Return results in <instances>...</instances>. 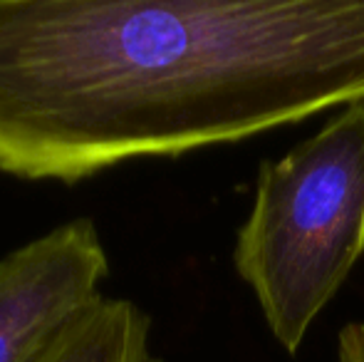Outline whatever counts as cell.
I'll return each instance as SVG.
<instances>
[{
  "label": "cell",
  "mask_w": 364,
  "mask_h": 362,
  "mask_svg": "<svg viewBox=\"0 0 364 362\" xmlns=\"http://www.w3.org/2000/svg\"><path fill=\"white\" fill-rule=\"evenodd\" d=\"M364 100V0H0V171L77 183Z\"/></svg>",
  "instance_id": "cell-1"
},
{
  "label": "cell",
  "mask_w": 364,
  "mask_h": 362,
  "mask_svg": "<svg viewBox=\"0 0 364 362\" xmlns=\"http://www.w3.org/2000/svg\"><path fill=\"white\" fill-rule=\"evenodd\" d=\"M364 253V100L290 154L263 161L233 263L270 333L297 353Z\"/></svg>",
  "instance_id": "cell-2"
},
{
  "label": "cell",
  "mask_w": 364,
  "mask_h": 362,
  "mask_svg": "<svg viewBox=\"0 0 364 362\" xmlns=\"http://www.w3.org/2000/svg\"><path fill=\"white\" fill-rule=\"evenodd\" d=\"M109 258L97 226L75 218L0 261V362H40L102 295Z\"/></svg>",
  "instance_id": "cell-3"
},
{
  "label": "cell",
  "mask_w": 364,
  "mask_h": 362,
  "mask_svg": "<svg viewBox=\"0 0 364 362\" xmlns=\"http://www.w3.org/2000/svg\"><path fill=\"white\" fill-rule=\"evenodd\" d=\"M40 362H161L151 350V318L124 298H100Z\"/></svg>",
  "instance_id": "cell-4"
},
{
  "label": "cell",
  "mask_w": 364,
  "mask_h": 362,
  "mask_svg": "<svg viewBox=\"0 0 364 362\" xmlns=\"http://www.w3.org/2000/svg\"><path fill=\"white\" fill-rule=\"evenodd\" d=\"M337 360L340 362H364V323H352L340 333Z\"/></svg>",
  "instance_id": "cell-5"
}]
</instances>
